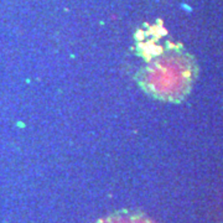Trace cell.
<instances>
[{"mask_svg":"<svg viewBox=\"0 0 223 223\" xmlns=\"http://www.w3.org/2000/svg\"><path fill=\"white\" fill-rule=\"evenodd\" d=\"M196 74L195 63L184 53H160L136 71L135 81L145 93L162 101H180Z\"/></svg>","mask_w":223,"mask_h":223,"instance_id":"6da1fadb","label":"cell"},{"mask_svg":"<svg viewBox=\"0 0 223 223\" xmlns=\"http://www.w3.org/2000/svg\"><path fill=\"white\" fill-rule=\"evenodd\" d=\"M94 223H156L145 213L135 210H123L101 218Z\"/></svg>","mask_w":223,"mask_h":223,"instance_id":"7a4b0ae2","label":"cell"}]
</instances>
